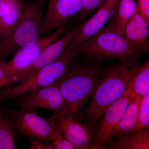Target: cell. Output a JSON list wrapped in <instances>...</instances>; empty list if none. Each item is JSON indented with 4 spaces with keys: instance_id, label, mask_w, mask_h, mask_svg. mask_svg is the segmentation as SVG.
Instances as JSON below:
<instances>
[{
    "instance_id": "4",
    "label": "cell",
    "mask_w": 149,
    "mask_h": 149,
    "mask_svg": "<svg viewBox=\"0 0 149 149\" xmlns=\"http://www.w3.org/2000/svg\"><path fill=\"white\" fill-rule=\"evenodd\" d=\"M142 52L137 50L124 36L112 29L109 24L74 51L78 56L92 60L106 58L126 59L141 57Z\"/></svg>"
},
{
    "instance_id": "15",
    "label": "cell",
    "mask_w": 149,
    "mask_h": 149,
    "mask_svg": "<svg viewBox=\"0 0 149 149\" xmlns=\"http://www.w3.org/2000/svg\"><path fill=\"white\" fill-rule=\"evenodd\" d=\"M143 96L136 95L126 107L112 132V137L133 133L139 122V109Z\"/></svg>"
},
{
    "instance_id": "9",
    "label": "cell",
    "mask_w": 149,
    "mask_h": 149,
    "mask_svg": "<svg viewBox=\"0 0 149 149\" xmlns=\"http://www.w3.org/2000/svg\"><path fill=\"white\" fill-rule=\"evenodd\" d=\"M127 90L123 96L110 106L99 118L90 149H107L113 143L112 132L134 96Z\"/></svg>"
},
{
    "instance_id": "28",
    "label": "cell",
    "mask_w": 149,
    "mask_h": 149,
    "mask_svg": "<svg viewBox=\"0 0 149 149\" xmlns=\"http://www.w3.org/2000/svg\"><path fill=\"white\" fill-rule=\"evenodd\" d=\"M107 0H100V6L99 7L101 6Z\"/></svg>"
},
{
    "instance_id": "2",
    "label": "cell",
    "mask_w": 149,
    "mask_h": 149,
    "mask_svg": "<svg viewBox=\"0 0 149 149\" xmlns=\"http://www.w3.org/2000/svg\"><path fill=\"white\" fill-rule=\"evenodd\" d=\"M87 60L75 62L55 82L64 99L62 113L81 112L95 90L104 67V60Z\"/></svg>"
},
{
    "instance_id": "22",
    "label": "cell",
    "mask_w": 149,
    "mask_h": 149,
    "mask_svg": "<svg viewBox=\"0 0 149 149\" xmlns=\"http://www.w3.org/2000/svg\"><path fill=\"white\" fill-rule=\"evenodd\" d=\"M100 0H82V9L80 12L79 17L84 19L93 11L100 6Z\"/></svg>"
},
{
    "instance_id": "1",
    "label": "cell",
    "mask_w": 149,
    "mask_h": 149,
    "mask_svg": "<svg viewBox=\"0 0 149 149\" xmlns=\"http://www.w3.org/2000/svg\"><path fill=\"white\" fill-rule=\"evenodd\" d=\"M141 63L138 58L119 59L114 64L104 67L89 105L80 114L84 120L95 128L103 113L121 98L132 76Z\"/></svg>"
},
{
    "instance_id": "8",
    "label": "cell",
    "mask_w": 149,
    "mask_h": 149,
    "mask_svg": "<svg viewBox=\"0 0 149 149\" xmlns=\"http://www.w3.org/2000/svg\"><path fill=\"white\" fill-rule=\"evenodd\" d=\"M82 26V23L75 26L50 44L29 66L0 84V89L18 84L44 67L55 61L61 55L65 48L74 39Z\"/></svg>"
},
{
    "instance_id": "12",
    "label": "cell",
    "mask_w": 149,
    "mask_h": 149,
    "mask_svg": "<svg viewBox=\"0 0 149 149\" xmlns=\"http://www.w3.org/2000/svg\"><path fill=\"white\" fill-rule=\"evenodd\" d=\"M119 1L107 0L99 7L98 10L92 17L82 22L80 31L65 50L74 53L79 46L102 29L114 14Z\"/></svg>"
},
{
    "instance_id": "20",
    "label": "cell",
    "mask_w": 149,
    "mask_h": 149,
    "mask_svg": "<svg viewBox=\"0 0 149 149\" xmlns=\"http://www.w3.org/2000/svg\"><path fill=\"white\" fill-rule=\"evenodd\" d=\"M22 6L19 0H12L10 10L0 17V42L13 31L21 15Z\"/></svg>"
},
{
    "instance_id": "25",
    "label": "cell",
    "mask_w": 149,
    "mask_h": 149,
    "mask_svg": "<svg viewBox=\"0 0 149 149\" xmlns=\"http://www.w3.org/2000/svg\"><path fill=\"white\" fill-rule=\"evenodd\" d=\"M31 149H53L51 143H47L37 140L30 139Z\"/></svg>"
},
{
    "instance_id": "21",
    "label": "cell",
    "mask_w": 149,
    "mask_h": 149,
    "mask_svg": "<svg viewBox=\"0 0 149 149\" xmlns=\"http://www.w3.org/2000/svg\"><path fill=\"white\" fill-rule=\"evenodd\" d=\"M149 127V94H148L143 96L142 98L139 109V122L133 133Z\"/></svg>"
},
{
    "instance_id": "10",
    "label": "cell",
    "mask_w": 149,
    "mask_h": 149,
    "mask_svg": "<svg viewBox=\"0 0 149 149\" xmlns=\"http://www.w3.org/2000/svg\"><path fill=\"white\" fill-rule=\"evenodd\" d=\"M17 100L16 105L20 109L36 111L45 109L50 110L55 114L64 111V99L56 82Z\"/></svg>"
},
{
    "instance_id": "16",
    "label": "cell",
    "mask_w": 149,
    "mask_h": 149,
    "mask_svg": "<svg viewBox=\"0 0 149 149\" xmlns=\"http://www.w3.org/2000/svg\"><path fill=\"white\" fill-rule=\"evenodd\" d=\"M117 137L107 149H149V128Z\"/></svg>"
},
{
    "instance_id": "14",
    "label": "cell",
    "mask_w": 149,
    "mask_h": 149,
    "mask_svg": "<svg viewBox=\"0 0 149 149\" xmlns=\"http://www.w3.org/2000/svg\"><path fill=\"white\" fill-rule=\"evenodd\" d=\"M149 26L136 9L126 25L124 37L132 45L140 52H149L148 37Z\"/></svg>"
},
{
    "instance_id": "26",
    "label": "cell",
    "mask_w": 149,
    "mask_h": 149,
    "mask_svg": "<svg viewBox=\"0 0 149 149\" xmlns=\"http://www.w3.org/2000/svg\"><path fill=\"white\" fill-rule=\"evenodd\" d=\"M12 0H0V17L10 10Z\"/></svg>"
},
{
    "instance_id": "6",
    "label": "cell",
    "mask_w": 149,
    "mask_h": 149,
    "mask_svg": "<svg viewBox=\"0 0 149 149\" xmlns=\"http://www.w3.org/2000/svg\"><path fill=\"white\" fill-rule=\"evenodd\" d=\"M49 119L74 149H89L94 140L95 128L83 120L80 113L55 114Z\"/></svg>"
},
{
    "instance_id": "3",
    "label": "cell",
    "mask_w": 149,
    "mask_h": 149,
    "mask_svg": "<svg viewBox=\"0 0 149 149\" xmlns=\"http://www.w3.org/2000/svg\"><path fill=\"white\" fill-rule=\"evenodd\" d=\"M46 0L23 4L19 19L13 31L0 42V60L22 48L35 44L43 34V10Z\"/></svg>"
},
{
    "instance_id": "18",
    "label": "cell",
    "mask_w": 149,
    "mask_h": 149,
    "mask_svg": "<svg viewBox=\"0 0 149 149\" xmlns=\"http://www.w3.org/2000/svg\"><path fill=\"white\" fill-rule=\"evenodd\" d=\"M16 132L8 111L0 110V149H15Z\"/></svg>"
},
{
    "instance_id": "11",
    "label": "cell",
    "mask_w": 149,
    "mask_h": 149,
    "mask_svg": "<svg viewBox=\"0 0 149 149\" xmlns=\"http://www.w3.org/2000/svg\"><path fill=\"white\" fill-rule=\"evenodd\" d=\"M65 30V26L59 27L51 35L40 37L35 44L24 47L16 52L12 59L6 63V71L4 81L29 66L48 45L64 34Z\"/></svg>"
},
{
    "instance_id": "29",
    "label": "cell",
    "mask_w": 149,
    "mask_h": 149,
    "mask_svg": "<svg viewBox=\"0 0 149 149\" xmlns=\"http://www.w3.org/2000/svg\"><path fill=\"white\" fill-rule=\"evenodd\" d=\"M49 1H50V0H49Z\"/></svg>"
},
{
    "instance_id": "13",
    "label": "cell",
    "mask_w": 149,
    "mask_h": 149,
    "mask_svg": "<svg viewBox=\"0 0 149 149\" xmlns=\"http://www.w3.org/2000/svg\"><path fill=\"white\" fill-rule=\"evenodd\" d=\"M82 8V0H50L43 21V33L65 26L70 19L80 13Z\"/></svg>"
},
{
    "instance_id": "24",
    "label": "cell",
    "mask_w": 149,
    "mask_h": 149,
    "mask_svg": "<svg viewBox=\"0 0 149 149\" xmlns=\"http://www.w3.org/2000/svg\"><path fill=\"white\" fill-rule=\"evenodd\" d=\"M57 130V129H56ZM58 131V130H57ZM58 135L55 140L51 143L53 149H73V146L70 142L65 139L58 131Z\"/></svg>"
},
{
    "instance_id": "17",
    "label": "cell",
    "mask_w": 149,
    "mask_h": 149,
    "mask_svg": "<svg viewBox=\"0 0 149 149\" xmlns=\"http://www.w3.org/2000/svg\"><path fill=\"white\" fill-rule=\"evenodd\" d=\"M136 9L135 0H120L109 23L112 29L124 37L126 25Z\"/></svg>"
},
{
    "instance_id": "27",
    "label": "cell",
    "mask_w": 149,
    "mask_h": 149,
    "mask_svg": "<svg viewBox=\"0 0 149 149\" xmlns=\"http://www.w3.org/2000/svg\"><path fill=\"white\" fill-rule=\"evenodd\" d=\"M6 68V63L0 60V84L2 83L5 78Z\"/></svg>"
},
{
    "instance_id": "5",
    "label": "cell",
    "mask_w": 149,
    "mask_h": 149,
    "mask_svg": "<svg viewBox=\"0 0 149 149\" xmlns=\"http://www.w3.org/2000/svg\"><path fill=\"white\" fill-rule=\"evenodd\" d=\"M77 56L65 49L55 61L44 67L12 88L0 91V100L17 99L53 84L76 62Z\"/></svg>"
},
{
    "instance_id": "23",
    "label": "cell",
    "mask_w": 149,
    "mask_h": 149,
    "mask_svg": "<svg viewBox=\"0 0 149 149\" xmlns=\"http://www.w3.org/2000/svg\"><path fill=\"white\" fill-rule=\"evenodd\" d=\"M137 9L146 23L149 25V0H137Z\"/></svg>"
},
{
    "instance_id": "19",
    "label": "cell",
    "mask_w": 149,
    "mask_h": 149,
    "mask_svg": "<svg viewBox=\"0 0 149 149\" xmlns=\"http://www.w3.org/2000/svg\"><path fill=\"white\" fill-rule=\"evenodd\" d=\"M127 90L134 95L149 94V61L148 59L136 70Z\"/></svg>"
},
{
    "instance_id": "7",
    "label": "cell",
    "mask_w": 149,
    "mask_h": 149,
    "mask_svg": "<svg viewBox=\"0 0 149 149\" xmlns=\"http://www.w3.org/2000/svg\"><path fill=\"white\" fill-rule=\"evenodd\" d=\"M12 119L15 132L20 136L50 143L55 140L58 131L49 119L36 111L22 110L8 111Z\"/></svg>"
}]
</instances>
